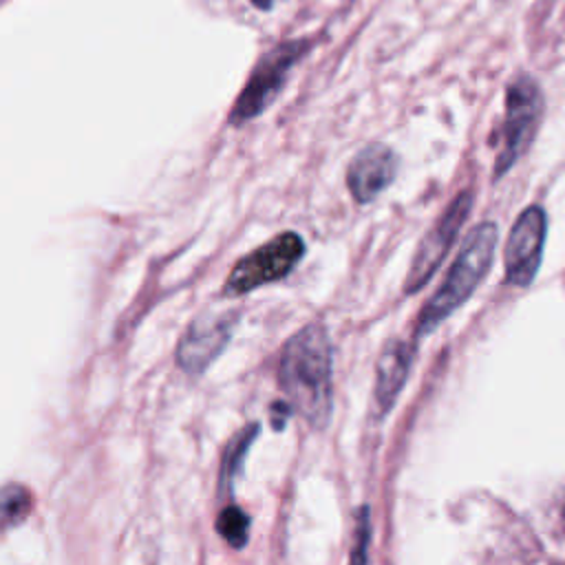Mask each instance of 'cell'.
<instances>
[{"label":"cell","mask_w":565,"mask_h":565,"mask_svg":"<svg viewBox=\"0 0 565 565\" xmlns=\"http://www.w3.org/2000/svg\"><path fill=\"white\" fill-rule=\"evenodd\" d=\"M278 384L289 406L313 428H324L333 408L331 342L322 324L298 329L282 347Z\"/></svg>","instance_id":"cell-1"},{"label":"cell","mask_w":565,"mask_h":565,"mask_svg":"<svg viewBox=\"0 0 565 565\" xmlns=\"http://www.w3.org/2000/svg\"><path fill=\"white\" fill-rule=\"evenodd\" d=\"M497 238H499V230L490 221L477 225L468 234V238H466L457 260L452 263L450 271L446 274L444 282L422 307V313L415 324L417 335L430 333L439 322H444L452 311H457L472 296V291L479 287V282L490 271Z\"/></svg>","instance_id":"cell-2"},{"label":"cell","mask_w":565,"mask_h":565,"mask_svg":"<svg viewBox=\"0 0 565 565\" xmlns=\"http://www.w3.org/2000/svg\"><path fill=\"white\" fill-rule=\"evenodd\" d=\"M545 99L541 84L530 77H516L505 90V117H503V146L494 163V179H501L534 143L541 128Z\"/></svg>","instance_id":"cell-3"},{"label":"cell","mask_w":565,"mask_h":565,"mask_svg":"<svg viewBox=\"0 0 565 565\" xmlns=\"http://www.w3.org/2000/svg\"><path fill=\"white\" fill-rule=\"evenodd\" d=\"M305 256V241L296 232H282L245 254L230 271L223 296H245L263 285L285 278Z\"/></svg>","instance_id":"cell-4"},{"label":"cell","mask_w":565,"mask_h":565,"mask_svg":"<svg viewBox=\"0 0 565 565\" xmlns=\"http://www.w3.org/2000/svg\"><path fill=\"white\" fill-rule=\"evenodd\" d=\"M307 46H309L307 40H289L267 51L260 57V62L254 66L243 93L238 95L230 113V121L245 124L258 117L278 97V93L287 82L289 71L305 55Z\"/></svg>","instance_id":"cell-5"},{"label":"cell","mask_w":565,"mask_h":565,"mask_svg":"<svg viewBox=\"0 0 565 565\" xmlns=\"http://www.w3.org/2000/svg\"><path fill=\"white\" fill-rule=\"evenodd\" d=\"M470 207H472V194L470 192L457 194L450 201V205L444 210V214L435 221V225L424 234V238L415 252V258L411 263L406 282H404L406 294L419 291L430 280V276L437 271L444 256L452 247L461 225L466 223Z\"/></svg>","instance_id":"cell-6"},{"label":"cell","mask_w":565,"mask_h":565,"mask_svg":"<svg viewBox=\"0 0 565 565\" xmlns=\"http://www.w3.org/2000/svg\"><path fill=\"white\" fill-rule=\"evenodd\" d=\"M545 232L547 216L541 205H530L516 216L503 249L505 282L527 287L534 280L543 258Z\"/></svg>","instance_id":"cell-7"},{"label":"cell","mask_w":565,"mask_h":565,"mask_svg":"<svg viewBox=\"0 0 565 565\" xmlns=\"http://www.w3.org/2000/svg\"><path fill=\"white\" fill-rule=\"evenodd\" d=\"M238 316L232 313H201L196 316L177 347V362L190 375H201L230 342Z\"/></svg>","instance_id":"cell-8"},{"label":"cell","mask_w":565,"mask_h":565,"mask_svg":"<svg viewBox=\"0 0 565 565\" xmlns=\"http://www.w3.org/2000/svg\"><path fill=\"white\" fill-rule=\"evenodd\" d=\"M397 174V154L384 143L364 146L347 168V185L358 203H371Z\"/></svg>","instance_id":"cell-9"},{"label":"cell","mask_w":565,"mask_h":565,"mask_svg":"<svg viewBox=\"0 0 565 565\" xmlns=\"http://www.w3.org/2000/svg\"><path fill=\"white\" fill-rule=\"evenodd\" d=\"M413 353H415L413 344L404 340H391L382 349V355L377 360L375 393H373L380 417H384L393 408L399 391L404 388L411 364H413Z\"/></svg>","instance_id":"cell-10"},{"label":"cell","mask_w":565,"mask_h":565,"mask_svg":"<svg viewBox=\"0 0 565 565\" xmlns=\"http://www.w3.org/2000/svg\"><path fill=\"white\" fill-rule=\"evenodd\" d=\"M260 426L258 424H247L243 430H238L234 435V439L225 446L223 452V461H221V472H218V494H230L232 490V481L238 475L249 446L254 444V439L258 437Z\"/></svg>","instance_id":"cell-11"},{"label":"cell","mask_w":565,"mask_h":565,"mask_svg":"<svg viewBox=\"0 0 565 565\" xmlns=\"http://www.w3.org/2000/svg\"><path fill=\"white\" fill-rule=\"evenodd\" d=\"M33 508V494L22 483H4L0 488V532L18 527Z\"/></svg>","instance_id":"cell-12"},{"label":"cell","mask_w":565,"mask_h":565,"mask_svg":"<svg viewBox=\"0 0 565 565\" xmlns=\"http://www.w3.org/2000/svg\"><path fill=\"white\" fill-rule=\"evenodd\" d=\"M216 532L225 539L227 545L241 550L249 539V516L238 505H223L216 516Z\"/></svg>","instance_id":"cell-13"},{"label":"cell","mask_w":565,"mask_h":565,"mask_svg":"<svg viewBox=\"0 0 565 565\" xmlns=\"http://www.w3.org/2000/svg\"><path fill=\"white\" fill-rule=\"evenodd\" d=\"M369 545H371V514L366 505L355 510V527L349 565H369Z\"/></svg>","instance_id":"cell-14"},{"label":"cell","mask_w":565,"mask_h":565,"mask_svg":"<svg viewBox=\"0 0 565 565\" xmlns=\"http://www.w3.org/2000/svg\"><path fill=\"white\" fill-rule=\"evenodd\" d=\"M291 406H289V402L287 399H278V402H274L271 404V424H274V428H282L285 426V422L289 419V415H291Z\"/></svg>","instance_id":"cell-15"},{"label":"cell","mask_w":565,"mask_h":565,"mask_svg":"<svg viewBox=\"0 0 565 565\" xmlns=\"http://www.w3.org/2000/svg\"><path fill=\"white\" fill-rule=\"evenodd\" d=\"M276 2H278V0H252V4H254L256 9H260V11H269Z\"/></svg>","instance_id":"cell-16"},{"label":"cell","mask_w":565,"mask_h":565,"mask_svg":"<svg viewBox=\"0 0 565 565\" xmlns=\"http://www.w3.org/2000/svg\"><path fill=\"white\" fill-rule=\"evenodd\" d=\"M563 523H565V512H563Z\"/></svg>","instance_id":"cell-17"}]
</instances>
